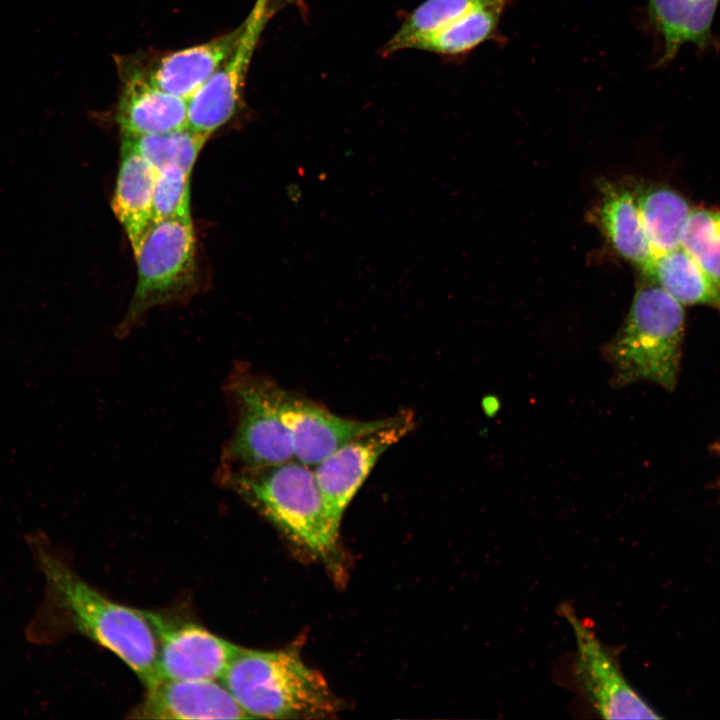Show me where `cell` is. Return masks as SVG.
<instances>
[{"instance_id": "obj_17", "label": "cell", "mask_w": 720, "mask_h": 720, "mask_svg": "<svg viewBox=\"0 0 720 720\" xmlns=\"http://www.w3.org/2000/svg\"><path fill=\"white\" fill-rule=\"evenodd\" d=\"M720 0H648V14L664 42L662 62L685 43L700 48L712 41V22Z\"/></svg>"}, {"instance_id": "obj_1", "label": "cell", "mask_w": 720, "mask_h": 720, "mask_svg": "<svg viewBox=\"0 0 720 720\" xmlns=\"http://www.w3.org/2000/svg\"><path fill=\"white\" fill-rule=\"evenodd\" d=\"M44 595L26 627L29 642L47 645L79 633L121 659L145 688L158 683V642L144 610L119 604L84 581L40 531L28 535Z\"/></svg>"}, {"instance_id": "obj_22", "label": "cell", "mask_w": 720, "mask_h": 720, "mask_svg": "<svg viewBox=\"0 0 720 720\" xmlns=\"http://www.w3.org/2000/svg\"><path fill=\"white\" fill-rule=\"evenodd\" d=\"M156 170L179 167L192 172L196 159L207 136L188 127L176 131L142 135L122 136Z\"/></svg>"}, {"instance_id": "obj_9", "label": "cell", "mask_w": 720, "mask_h": 720, "mask_svg": "<svg viewBox=\"0 0 720 720\" xmlns=\"http://www.w3.org/2000/svg\"><path fill=\"white\" fill-rule=\"evenodd\" d=\"M158 642L159 680H218L240 646L191 622L144 610Z\"/></svg>"}, {"instance_id": "obj_18", "label": "cell", "mask_w": 720, "mask_h": 720, "mask_svg": "<svg viewBox=\"0 0 720 720\" xmlns=\"http://www.w3.org/2000/svg\"><path fill=\"white\" fill-rule=\"evenodd\" d=\"M644 274L681 304L720 311V287L681 246L655 256Z\"/></svg>"}, {"instance_id": "obj_14", "label": "cell", "mask_w": 720, "mask_h": 720, "mask_svg": "<svg viewBox=\"0 0 720 720\" xmlns=\"http://www.w3.org/2000/svg\"><path fill=\"white\" fill-rule=\"evenodd\" d=\"M242 29L243 23L204 43L133 61L156 86L189 99L232 53Z\"/></svg>"}, {"instance_id": "obj_23", "label": "cell", "mask_w": 720, "mask_h": 720, "mask_svg": "<svg viewBox=\"0 0 720 720\" xmlns=\"http://www.w3.org/2000/svg\"><path fill=\"white\" fill-rule=\"evenodd\" d=\"M681 247L720 287V211L693 209L682 232Z\"/></svg>"}, {"instance_id": "obj_6", "label": "cell", "mask_w": 720, "mask_h": 720, "mask_svg": "<svg viewBox=\"0 0 720 720\" xmlns=\"http://www.w3.org/2000/svg\"><path fill=\"white\" fill-rule=\"evenodd\" d=\"M229 386L238 422L224 452V470L295 460L291 434L279 413L278 386L248 373L234 375Z\"/></svg>"}, {"instance_id": "obj_8", "label": "cell", "mask_w": 720, "mask_h": 720, "mask_svg": "<svg viewBox=\"0 0 720 720\" xmlns=\"http://www.w3.org/2000/svg\"><path fill=\"white\" fill-rule=\"evenodd\" d=\"M576 639L575 673L585 697L605 719H659L623 676L615 658L594 632L564 609Z\"/></svg>"}, {"instance_id": "obj_4", "label": "cell", "mask_w": 720, "mask_h": 720, "mask_svg": "<svg viewBox=\"0 0 720 720\" xmlns=\"http://www.w3.org/2000/svg\"><path fill=\"white\" fill-rule=\"evenodd\" d=\"M224 480L291 541L325 562L338 552V531L326 511L314 470L297 460L224 470Z\"/></svg>"}, {"instance_id": "obj_13", "label": "cell", "mask_w": 720, "mask_h": 720, "mask_svg": "<svg viewBox=\"0 0 720 720\" xmlns=\"http://www.w3.org/2000/svg\"><path fill=\"white\" fill-rule=\"evenodd\" d=\"M141 719L252 718L218 680H160L134 711Z\"/></svg>"}, {"instance_id": "obj_5", "label": "cell", "mask_w": 720, "mask_h": 720, "mask_svg": "<svg viewBox=\"0 0 720 720\" xmlns=\"http://www.w3.org/2000/svg\"><path fill=\"white\" fill-rule=\"evenodd\" d=\"M137 283L119 327L128 330L150 309L186 295L196 279V246L191 218L154 222L138 251Z\"/></svg>"}, {"instance_id": "obj_16", "label": "cell", "mask_w": 720, "mask_h": 720, "mask_svg": "<svg viewBox=\"0 0 720 720\" xmlns=\"http://www.w3.org/2000/svg\"><path fill=\"white\" fill-rule=\"evenodd\" d=\"M600 190L598 216L602 228L617 253L644 273L655 255L634 192L609 181L602 182Z\"/></svg>"}, {"instance_id": "obj_24", "label": "cell", "mask_w": 720, "mask_h": 720, "mask_svg": "<svg viewBox=\"0 0 720 720\" xmlns=\"http://www.w3.org/2000/svg\"><path fill=\"white\" fill-rule=\"evenodd\" d=\"M190 177L191 173L174 166L156 171L153 189L154 222L191 218Z\"/></svg>"}, {"instance_id": "obj_7", "label": "cell", "mask_w": 720, "mask_h": 720, "mask_svg": "<svg viewBox=\"0 0 720 720\" xmlns=\"http://www.w3.org/2000/svg\"><path fill=\"white\" fill-rule=\"evenodd\" d=\"M414 425L412 412H400L387 425L352 439L313 467L326 511L337 528L378 459Z\"/></svg>"}, {"instance_id": "obj_21", "label": "cell", "mask_w": 720, "mask_h": 720, "mask_svg": "<svg viewBox=\"0 0 720 720\" xmlns=\"http://www.w3.org/2000/svg\"><path fill=\"white\" fill-rule=\"evenodd\" d=\"M510 0H426L415 8L401 27L382 48L388 56L403 49H412L422 38L440 30L461 16L479 7Z\"/></svg>"}, {"instance_id": "obj_15", "label": "cell", "mask_w": 720, "mask_h": 720, "mask_svg": "<svg viewBox=\"0 0 720 720\" xmlns=\"http://www.w3.org/2000/svg\"><path fill=\"white\" fill-rule=\"evenodd\" d=\"M120 152L112 210L135 254L154 223L153 189L156 170L123 138Z\"/></svg>"}, {"instance_id": "obj_12", "label": "cell", "mask_w": 720, "mask_h": 720, "mask_svg": "<svg viewBox=\"0 0 720 720\" xmlns=\"http://www.w3.org/2000/svg\"><path fill=\"white\" fill-rule=\"evenodd\" d=\"M121 79L116 121L121 136L160 134L184 129L187 99L152 83L134 61H119Z\"/></svg>"}, {"instance_id": "obj_20", "label": "cell", "mask_w": 720, "mask_h": 720, "mask_svg": "<svg viewBox=\"0 0 720 720\" xmlns=\"http://www.w3.org/2000/svg\"><path fill=\"white\" fill-rule=\"evenodd\" d=\"M507 5L500 2L474 9L422 38L412 49L449 56L467 53L495 36Z\"/></svg>"}, {"instance_id": "obj_2", "label": "cell", "mask_w": 720, "mask_h": 720, "mask_svg": "<svg viewBox=\"0 0 720 720\" xmlns=\"http://www.w3.org/2000/svg\"><path fill=\"white\" fill-rule=\"evenodd\" d=\"M683 335L682 304L648 277L636 289L623 325L601 349L612 368L611 385L646 381L673 390Z\"/></svg>"}, {"instance_id": "obj_11", "label": "cell", "mask_w": 720, "mask_h": 720, "mask_svg": "<svg viewBox=\"0 0 720 720\" xmlns=\"http://www.w3.org/2000/svg\"><path fill=\"white\" fill-rule=\"evenodd\" d=\"M277 402L281 419L292 437L295 460L310 467L352 439L387 425L393 418L363 421L340 417L279 386Z\"/></svg>"}, {"instance_id": "obj_19", "label": "cell", "mask_w": 720, "mask_h": 720, "mask_svg": "<svg viewBox=\"0 0 720 720\" xmlns=\"http://www.w3.org/2000/svg\"><path fill=\"white\" fill-rule=\"evenodd\" d=\"M633 192L654 255L679 248L692 211L686 199L666 186H637Z\"/></svg>"}, {"instance_id": "obj_3", "label": "cell", "mask_w": 720, "mask_h": 720, "mask_svg": "<svg viewBox=\"0 0 720 720\" xmlns=\"http://www.w3.org/2000/svg\"><path fill=\"white\" fill-rule=\"evenodd\" d=\"M220 682L252 718H323L339 707L321 673L292 648L241 647Z\"/></svg>"}, {"instance_id": "obj_10", "label": "cell", "mask_w": 720, "mask_h": 720, "mask_svg": "<svg viewBox=\"0 0 720 720\" xmlns=\"http://www.w3.org/2000/svg\"><path fill=\"white\" fill-rule=\"evenodd\" d=\"M268 20L262 0H256L232 53L187 99L189 129L209 137L239 111L248 68Z\"/></svg>"}, {"instance_id": "obj_25", "label": "cell", "mask_w": 720, "mask_h": 720, "mask_svg": "<svg viewBox=\"0 0 720 720\" xmlns=\"http://www.w3.org/2000/svg\"><path fill=\"white\" fill-rule=\"evenodd\" d=\"M262 2L266 16L270 19L278 11L292 3H296L297 0H262Z\"/></svg>"}]
</instances>
